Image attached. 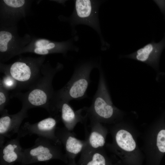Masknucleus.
<instances>
[{
  "instance_id": "22",
  "label": "nucleus",
  "mask_w": 165,
  "mask_h": 165,
  "mask_svg": "<svg viewBox=\"0 0 165 165\" xmlns=\"http://www.w3.org/2000/svg\"><path fill=\"white\" fill-rule=\"evenodd\" d=\"M67 165H78L75 161V160H69Z\"/></svg>"
},
{
  "instance_id": "6",
  "label": "nucleus",
  "mask_w": 165,
  "mask_h": 165,
  "mask_svg": "<svg viewBox=\"0 0 165 165\" xmlns=\"http://www.w3.org/2000/svg\"><path fill=\"white\" fill-rule=\"evenodd\" d=\"M59 160L67 164L68 160L62 151L60 142L38 137L32 147L24 149L21 164L26 165L41 162Z\"/></svg>"
},
{
  "instance_id": "20",
  "label": "nucleus",
  "mask_w": 165,
  "mask_h": 165,
  "mask_svg": "<svg viewBox=\"0 0 165 165\" xmlns=\"http://www.w3.org/2000/svg\"><path fill=\"white\" fill-rule=\"evenodd\" d=\"M4 75L0 80V85L8 91L18 89L16 81L10 75L3 74Z\"/></svg>"
},
{
  "instance_id": "15",
  "label": "nucleus",
  "mask_w": 165,
  "mask_h": 165,
  "mask_svg": "<svg viewBox=\"0 0 165 165\" xmlns=\"http://www.w3.org/2000/svg\"><path fill=\"white\" fill-rule=\"evenodd\" d=\"M165 47V37L158 42L153 41L149 43L126 57L154 67L160 53Z\"/></svg>"
},
{
  "instance_id": "9",
  "label": "nucleus",
  "mask_w": 165,
  "mask_h": 165,
  "mask_svg": "<svg viewBox=\"0 0 165 165\" xmlns=\"http://www.w3.org/2000/svg\"><path fill=\"white\" fill-rule=\"evenodd\" d=\"M99 2L91 0L75 1L74 11L69 18L72 25L82 24L89 26L101 35L98 10Z\"/></svg>"
},
{
  "instance_id": "18",
  "label": "nucleus",
  "mask_w": 165,
  "mask_h": 165,
  "mask_svg": "<svg viewBox=\"0 0 165 165\" xmlns=\"http://www.w3.org/2000/svg\"><path fill=\"white\" fill-rule=\"evenodd\" d=\"M104 148L93 149L87 145L81 153L78 165H113Z\"/></svg>"
},
{
  "instance_id": "10",
  "label": "nucleus",
  "mask_w": 165,
  "mask_h": 165,
  "mask_svg": "<svg viewBox=\"0 0 165 165\" xmlns=\"http://www.w3.org/2000/svg\"><path fill=\"white\" fill-rule=\"evenodd\" d=\"M73 50L75 49L71 39L58 42L44 38L32 37L30 43L20 52L18 55L27 53L41 56L56 53L66 55L68 51Z\"/></svg>"
},
{
  "instance_id": "13",
  "label": "nucleus",
  "mask_w": 165,
  "mask_h": 165,
  "mask_svg": "<svg viewBox=\"0 0 165 165\" xmlns=\"http://www.w3.org/2000/svg\"><path fill=\"white\" fill-rule=\"evenodd\" d=\"M28 110L21 108L17 113L10 114L5 109L1 114L0 118V146L4 144L5 138H10L17 134L23 120L28 117Z\"/></svg>"
},
{
  "instance_id": "3",
  "label": "nucleus",
  "mask_w": 165,
  "mask_h": 165,
  "mask_svg": "<svg viewBox=\"0 0 165 165\" xmlns=\"http://www.w3.org/2000/svg\"><path fill=\"white\" fill-rule=\"evenodd\" d=\"M98 68L99 77L97 90L91 105L86 107V112L90 122L113 124L121 121L123 113L113 104L103 72L99 66Z\"/></svg>"
},
{
  "instance_id": "7",
  "label": "nucleus",
  "mask_w": 165,
  "mask_h": 165,
  "mask_svg": "<svg viewBox=\"0 0 165 165\" xmlns=\"http://www.w3.org/2000/svg\"><path fill=\"white\" fill-rule=\"evenodd\" d=\"M32 38L28 34L20 36L17 26H0V63H3L18 55L20 52L30 43Z\"/></svg>"
},
{
  "instance_id": "8",
  "label": "nucleus",
  "mask_w": 165,
  "mask_h": 165,
  "mask_svg": "<svg viewBox=\"0 0 165 165\" xmlns=\"http://www.w3.org/2000/svg\"><path fill=\"white\" fill-rule=\"evenodd\" d=\"M33 1L0 0V26H17L19 22L28 16Z\"/></svg>"
},
{
  "instance_id": "11",
  "label": "nucleus",
  "mask_w": 165,
  "mask_h": 165,
  "mask_svg": "<svg viewBox=\"0 0 165 165\" xmlns=\"http://www.w3.org/2000/svg\"><path fill=\"white\" fill-rule=\"evenodd\" d=\"M60 119V115H57L50 116L33 124L25 122L20 127L17 136L21 138L27 135L35 134L61 143L55 134L57 125Z\"/></svg>"
},
{
  "instance_id": "12",
  "label": "nucleus",
  "mask_w": 165,
  "mask_h": 165,
  "mask_svg": "<svg viewBox=\"0 0 165 165\" xmlns=\"http://www.w3.org/2000/svg\"><path fill=\"white\" fill-rule=\"evenodd\" d=\"M86 109V107H85L75 111L69 102L61 101L53 105L52 115H59L60 113L61 119L64 127L68 130L72 131L78 123L86 125L88 116L87 112L85 115H83V113Z\"/></svg>"
},
{
  "instance_id": "5",
  "label": "nucleus",
  "mask_w": 165,
  "mask_h": 165,
  "mask_svg": "<svg viewBox=\"0 0 165 165\" xmlns=\"http://www.w3.org/2000/svg\"><path fill=\"white\" fill-rule=\"evenodd\" d=\"M45 59V56L21 57L10 64L0 63V72L12 77L17 82L18 89L28 90L40 76Z\"/></svg>"
},
{
  "instance_id": "2",
  "label": "nucleus",
  "mask_w": 165,
  "mask_h": 165,
  "mask_svg": "<svg viewBox=\"0 0 165 165\" xmlns=\"http://www.w3.org/2000/svg\"><path fill=\"white\" fill-rule=\"evenodd\" d=\"M132 129L121 121L112 124L110 129L112 142L106 145L117 157L121 165H143L144 155Z\"/></svg>"
},
{
  "instance_id": "24",
  "label": "nucleus",
  "mask_w": 165,
  "mask_h": 165,
  "mask_svg": "<svg viewBox=\"0 0 165 165\" xmlns=\"http://www.w3.org/2000/svg\"></svg>"
},
{
  "instance_id": "19",
  "label": "nucleus",
  "mask_w": 165,
  "mask_h": 165,
  "mask_svg": "<svg viewBox=\"0 0 165 165\" xmlns=\"http://www.w3.org/2000/svg\"><path fill=\"white\" fill-rule=\"evenodd\" d=\"M91 131L86 134L85 139L86 145L93 149L104 148L108 132L107 128L103 124L97 122H90Z\"/></svg>"
},
{
  "instance_id": "21",
  "label": "nucleus",
  "mask_w": 165,
  "mask_h": 165,
  "mask_svg": "<svg viewBox=\"0 0 165 165\" xmlns=\"http://www.w3.org/2000/svg\"><path fill=\"white\" fill-rule=\"evenodd\" d=\"M9 100V91L0 85V113L1 114Z\"/></svg>"
},
{
  "instance_id": "4",
  "label": "nucleus",
  "mask_w": 165,
  "mask_h": 165,
  "mask_svg": "<svg viewBox=\"0 0 165 165\" xmlns=\"http://www.w3.org/2000/svg\"><path fill=\"white\" fill-rule=\"evenodd\" d=\"M99 66L97 63L92 60L84 61L78 64L67 83L60 89L55 91L51 106L61 101L69 103L72 100L87 98V91L91 82L90 73L94 68Z\"/></svg>"
},
{
  "instance_id": "23",
  "label": "nucleus",
  "mask_w": 165,
  "mask_h": 165,
  "mask_svg": "<svg viewBox=\"0 0 165 165\" xmlns=\"http://www.w3.org/2000/svg\"><path fill=\"white\" fill-rule=\"evenodd\" d=\"M113 165H121L119 162H117L116 163H114Z\"/></svg>"
},
{
  "instance_id": "16",
  "label": "nucleus",
  "mask_w": 165,
  "mask_h": 165,
  "mask_svg": "<svg viewBox=\"0 0 165 165\" xmlns=\"http://www.w3.org/2000/svg\"><path fill=\"white\" fill-rule=\"evenodd\" d=\"M143 150L145 164L150 160L156 151L165 153V129L160 130L155 136L148 128L144 138Z\"/></svg>"
},
{
  "instance_id": "14",
  "label": "nucleus",
  "mask_w": 165,
  "mask_h": 165,
  "mask_svg": "<svg viewBox=\"0 0 165 165\" xmlns=\"http://www.w3.org/2000/svg\"><path fill=\"white\" fill-rule=\"evenodd\" d=\"M56 136L64 146L65 155L69 160H75L87 145L85 139L82 140L77 138L74 133L64 127H57Z\"/></svg>"
},
{
  "instance_id": "17",
  "label": "nucleus",
  "mask_w": 165,
  "mask_h": 165,
  "mask_svg": "<svg viewBox=\"0 0 165 165\" xmlns=\"http://www.w3.org/2000/svg\"><path fill=\"white\" fill-rule=\"evenodd\" d=\"M19 137L7 141L0 148V165H14L21 163L23 158L24 149L20 145Z\"/></svg>"
},
{
  "instance_id": "1",
  "label": "nucleus",
  "mask_w": 165,
  "mask_h": 165,
  "mask_svg": "<svg viewBox=\"0 0 165 165\" xmlns=\"http://www.w3.org/2000/svg\"><path fill=\"white\" fill-rule=\"evenodd\" d=\"M63 68L61 63H58L55 67L47 62L43 64L40 76L28 91L22 93L17 92L12 95V97L19 99L22 107L27 110L41 108L46 109L50 114L52 100L55 91L52 82L56 74Z\"/></svg>"
}]
</instances>
